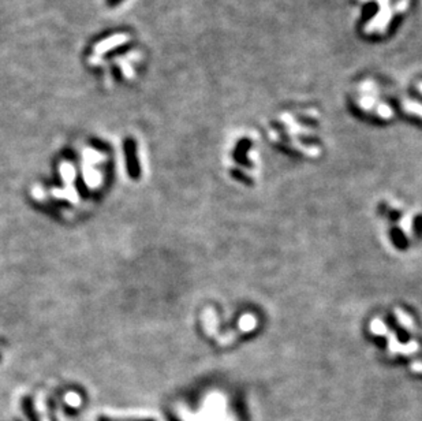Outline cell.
<instances>
[{
	"instance_id": "3",
	"label": "cell",
	"mask_w": 422,
	"mask_h": 421,
	"mask_svg": "<svg viewBox=\"0 0 422 421\" xmlns=\"http://www.w3.org/2000/svg\"><path fill=\"white\" fill-rule=\"evenodd\" d=\"M119 63H121L122 71H123V75H125L126 78H133L134 77V71L131 69V66L126 60H121Z\"/></svg>"
},
{
	"instance_id": "4",
	"label": "cell",
	"mask_w": 422,
	"mask_h": 421,
	"mask_svg": "<svg viewBox=\"0 0 422 421\" xmlns=\"http://www.w3.org/2000/svg\"><path fill=\"white\" fill-rule=\"evenodd\" d=\"M100 62V58H97V56H92L91 58V63H93V65H99Z\"/></svg>"
},
{
	"instance_id": "2",
	"label": "cell",
	"mask_w": 422,
	"mask_h": 421,
	"mask_svg": "<svg viewBox=\"0 0 422 421\" xmlns=\"http://www.w3.org/2000/svg\"><path fill=\"white\" fill-rule=\"evenodd\" d=\"M126 150H127V164H129V170H130V174L134 178L138 175V165H137V161L134 159V144L133 141H127L126 142Z\"/></svg>"
},
{
	"instance_id": "1",
	"label": "cell",
	"mask_w": 422,
	"mask_h": 421,
	"mask_svg": "<svg viewBox=\"0 0 422 421\" xmlns=\"http://www.w3.org/2000/svg\"><path fill=\"white\" fill-rule=\"evenodd\" d=\"M129 39H130V37H129V35H126V33H119V35L111 36V37H108L106 40L100 41L99 44H96L93 51H95L96 55H103V54H106L108 51L114 50L116 47H121V45H123L125 43H127Z\"/></svg>"
}]
</instances>
